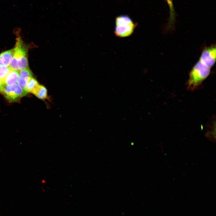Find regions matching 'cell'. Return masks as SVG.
<instances>
[{
    "label": "cell",
    "instance_id": "obj_1",
    "mask_svg": "<svg viewBox=\"0 0 216 216\" xmlns=\"http://www.w3.org/2000/svg\"><path fill=\"white\" fill-rule=\"evenodd\" d=\"M27 48L20 38H17L9 67L19 72L28 68Z\"/></svg>",
    "mask_w": 216,
    "mask_h": 216
},
{
    "label": "cell",
    "instance_id": "obj_2",
    "mask_svg": "<svg viewBox=\"0 0 216 216\" xmlns=\"http://www.w3.org/2000/svg\"><path fill=\"white\" fill-rule=\"evenodd\" d=\"M210 68L199 61L190 71L187 82L188 89L193 91L196 89L208 76Z\"/></svg>",
    "mask_w": 216,
    "mask_h": 216
},
{
    "label": "cell",
    "instance_id": "obj_3",
    "mask_svg": "<svg viewBox=\"0 0 216 216\" xmlns=\"http://www.w3.org/2000/svg\"><path fill=\"white\" fill-rule=\"evenodd\" d=\"M114 33L118 37L124 38L130 35L136 26L130 18L127 15L117 17L115 20Z\"/></svg>",
    "mask_w": 216,
    "mask_h": 216
},
{
    "label": "cell",
    "instance_id": "obj_4",
    "mask_svg": "<svg viewBox=\"0 0 216 216\" xmlns=\"http://www.w3.org/2000/svg\"><path fill=\"white\" fill-rule=\"evenodd\" d=\"M28 92L18 83L8 85L4 84L1 92L6 98L11 102L17 101L20 98L26 96Z\"/></svg>",
    "mask_w": 216,
    "mask_h": 216
},
{
    "label": "cell",
    "instance_id": "obj_5",
    "mask_svg": "<svg viewBox=\"0 0 216 216\" xmlns=\"http://www.w3.org/2000/svg\"><path fill=\"white\" fill-rule=\"evenodd\" d=\"M216 51L215 45L205 48L202 52L199 61L210 68L215 62Z\"/></svg>",
    "mask_w": 216,
    "mask_h": 216
},
{
    "label": "cell",
    "instance_id": "obj_6",
    "mask_svg": "<svg viewBox=\"0 0 216 216\" xmlns=\"http://www.w3.org/2000/svg\"><path fill=\"white\" fill-rule=\"evenodd\" d=\"M19 72V75L17 83L23 88L26 89L28 82L32 77V72L28 68L22 69Z\"/></svg>",
    "mask_w": 216,
    "mask_h": 216
},
{
    "label": "cell",
    "instance_id": "obj_7",
    "mask_svg": "<svg viewBox=\"0 0 216 216\" xmlns=\"http://www.w3.org/2000/svg\"><path fill=\"white\" fill-rule=\"evenodd\" d=\"M19 75V71L11 69L5 77L3 83L8 85L16 84L17 83Z\"/></svg>",
    "mask_w": 216,
    "mask_h": 216
},
{
    "label": "cell",
    "instance_id": "obj_8",
    "mask_svg": "<svg viewBox=\"0 0 216 216\" xmlns=\"http://www.w3.org/2000/svg\"><path fill=\"white\" fill-rule=\"evenodd\" d=\"M14 49L0 54V66H9L12 58Z\"/></svg>",
    "mask_w": 216,
    "mask_h": 216
},
{
    "label": "cell",
    "instance_id": "obj_9",
    "mask_svg": "<svg viewBox=\"0 0 216 216\" xmlns=\"http://www.w3.org/2000/svg\"><path fill=\"white\" fill-rule=\"evenodd\" d=\"M33 94L38 98L44 100L47 97V91L44 86L39 85Z\"/></svg>",
    "mask_w": 216,
    "mask_h": 216
},
{
    "label": "cell",
    "instance_id": "obj_10",
    "mask_svg": "<svg viewBox=\"0 0 216 216\" xmlns=\"http://www.w3.org/2000/svg\"><path fill=\"white\" fill-rule=\"evenodd\" d=\"M39 85L37 81L32 77L28 82L25 89L27 92L33 94Z\"/></svg>",
    "mask_w": 216,
    "mask_h": 216
},
{
    "label": "cell",
    "instance_id": "obj_11",
    "mask_svg": "<svg viewBox=\"0 0 216 216\" xmlns=\"http://www.w3.org/2000/svg\"><path fill=\"white\" fill-rule=\"evenodd\" d=\"M11 69L9 66H0V80L3 82Z\"/></svg>",
    "mask_w": 216,
    "mask_h": 216
},
{
    "label": "cell",
    "instance_id": "obj_12",
    "mask_svg": "<svg viewBox=\"0 0 216 216\" xmlns=\"http://www.w3.org/2000/svg\"><path fill=\"white\" fill-rule=\"evenodd\" d=\"M166 1H167L170 10V23L172 22V21L174 20V10L173 9L172 1V0H166Z\"/></svg>",
    "mask_w": 216,
    "mask_h": 216
},
{
    "label": "cell",
    "instance_id": "obj_13",
    "mask_svg": "<svg viewBox=\"0 0 216 216\" xmlns=\"http://www.w3.org/2000/svg\"><path fill=\"white\" fill-rule=\"evenodd\" d=\"M4 84L0 80V92H1L3 89Z\"/></svg>",
    "mask_w": 216,
    "mask_h": 216
}]
</instances>
